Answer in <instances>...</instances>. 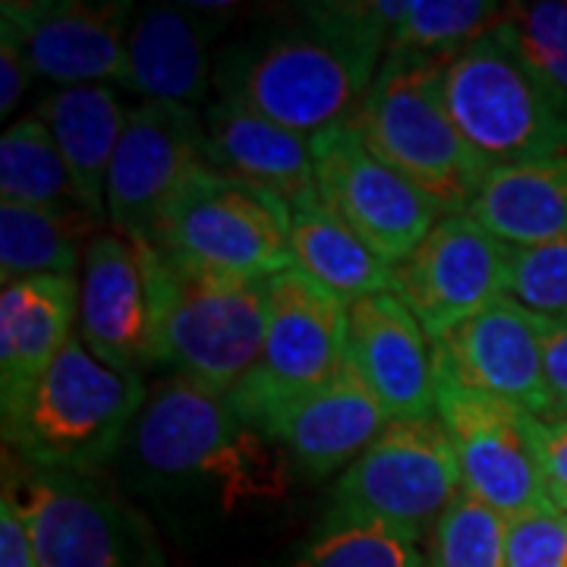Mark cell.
<instances>
[{
  "label": "cell",
  "instance_id": "1",
  "mask_svg": "<svg viewBox=\"0 0 567 567\" xmlns=\"http://www.w3.org/2000/svg\"><path fill=\"white\" fill-rule=\"evenodd\" d=\"M391 0H316L268 13L218 51L215 99L316 136L363 104L388 54Z\"/></svg>",
  "mask_w": 567,
  "mask_h": 567
},
{
  "label": "cell",
  "instance_id": "2",
  "mask_svg": "<svg viewBox=\"0 0 567 567\" xmlns=\"http://www.w3.org/2000/svg\"><path fill=\"white\" fill-rule=\"evenodd\" d=\"M133 470L152 495L193 498L218 514L281 502L293 483L284 447L234 401L186 375L148 391L130 432Z\"/></svg>",
  "mask_w": 567,
  "mask_h": 567
},
{
  "label": "cell",
  "instance_id": "3",
  "mask_svg": "<svg viewBox=\"0 0 567 567\" xmlns=\"http://www.w3.org/2000/svg\"><path fill=\"white\" fill-rule=\"evenodd\" d=\"M148 281L152 360L230 394L256 369L265 344V281L212 271L136 244Z\"/></svg>",
  "mask_w": 567,
  "mask_h": 567
},
{
  "label": "cell",
  "instance_id": "4",
  "mask_svg": "<svg viewBox=\"0 0 567 567\" xmlns=\"http://www.w3.org/2000/svg\"><path fill=\"white\" fill-rule=\"evenodd\" d=\"M445 66V58L388 51L347 123L442 215H466L488 167L447 107Z\"/></svg>",
  "mask_w": 567,
  "mask_h": 567
},
{
  "label": "cell",
  "instance_id": "5",
  "mask_svg": "<svg viewBox=\"0 0 567 567\" xmlns=\"http://www.w3.org/2000/svg\"><path fill=\"white\" fill-rule=\"evenodd\" d=\"M145 398L142 375L104 365L73 334L20 404L3 410V442L20 464L95 476L130 442Z\"/></svg>",
  "mask_w": 567,
  "mask_h": 567
},
{
  "label": "cell",
  "instance_id": "6",
  "mask_svg": "<svg viewBox=\"0 0 567 567\" xmlns=\"http://www.w3.org/2000/svg\"><path fill=\"white\" fill-rule=\"evenodd\" d=\"M445 95L488 171L567 152V92L520 54L502 22L447 61Z\"/></svg>",
  "mask_w": 567,
  "mask_h": 567
},
{
  "label": "cell",
  "instance_id": "7",
  "mask_svg": "<svg viewBox=\"0 0 567 567\" xmlns=\"http://www.w3.org/2000/svg\"><path fill=\"white\" fill-rule=\"evenodd\" d=\"M461 488V466L439 416L391 420L334 483L322 524L388 527L423 539Z\"/></svg>",
  "mask_w": 567,
  "mask_h": 567
},
{
  "label": "cell",
  "instance_id": "8",
  "mask_svg": "<svg viewBox=\"0 0 567 567\" xmlns=\"http://www.w3.org/2000/svg\"><path fill=\"white\" fill-rule=\"evenodd\" d=\"M3 498L25 517L41 567H167L152 527L95 476L7 461Z\"/></svg>",
  "mask_w": 567,
  "mask_h": 567
},
{
  "label": "cell",
  "instance_id": "9",
  "mask_svg": "<svg viewBox=\"0 0 567 567\" xmlns=\"http://www.w3.org/2000/svg\"><path fill=\"white\" fill-rule=\"evenodd\" d=\"M350 306L300 268L265 281V344L256 369L227 398L249 423L331 382L347 365Z\"/></svg>",
  "mask_w": 567,
  "mask_h": 567
},
{
  "label": "cell",
  "instance_id": "10",
  "mask_svg": "<svg viewBox=\"0 0 567 567\" xmlns=\"http://www.w3.org/2000/svg\"><path fill=\"white\" fill-rule=\"evenodd\" d=\"M148 244L249 281H268L293 268L287 208L212 167L186 183Z\"/></svg>",
  "mask_w": 567,
  "mask_h": 567
},
{
  "label": "cell",
  "instance_id": "11",
  "mask_svg": "<svg viewBox=\"0 0 567 567\" xmlns=\"http://www.w3.org/2000/svg\"><path fill=\"white\" fill-rule=\"evenodd\" d=\"M319 203L391 268L423 244L442 218L413 183L385 164L350 123L312 136Z\"/></svg>",
  "mask_w": 567,
  "mask_h": 567
},
{
  "label": "cell",
  "instance_id": "12",
  "mask_svg": "<svg viewBox=\"0 0 567 567\" xmlns=\"http://www.w3.org/2000/svg\"><path fill=\"white\" fill-rule=\"evenodd\" d=\"M203 167L208 158L199 107L167 102L130 107L107 177V227L133 244H148L167 208Z\"/></svg>",
  "mask_w": 567,
  "mask_h": 567
},
{
  "label": "cell",
  "instance_id": "13",
  "mask_svg": "<svg viewBox=\"0 0 567 567\" xmlns=\"http://www.w3.org/2000/svg\"><path fill=\"white\" fill-rule=\"evenodd\" d=\"M439 379V420L447 429L461 483L483 505L520 517L551 507L546 470L536 445L539 416Z\"/></svg>",
  "mask_w": 567,
  "mask_h": 567
},
{
  "label": "cell",
  "instance_id": "14",
  "mask_svg": "<svg viewBox=\"0 0 567 567\" xmlns=\"http://www.w3.org/2000/svg\"><path fill=\"white\" fill-rule=\"evenodd\" d=\"M514 249L470 215H442L404 262L394 265L391 293L439 344L511 290Z\"/></svg>",
  "mask_w": 567,
  "mask_h": 567
},
{
  "label": "cell",
  "instance_id": "15",
  "mask_svg": "<svg viewBox=\"0 0 567 567\" xmlns=\"http://www.w3.org/2000/svg\"><path fill=\"white\" fill-rule=\"evenodd\" d=\"M435 350V372L464 391L551 420L539 316L502 297L447 331Z\"/></svg>",
  "mask_w": 567,
  "mask_h": 567
},
{
  "label": "cell",
  "instance_id": "16",
  "mask_svg": "<svg viewBox=\"0 0 567 567\" xmlns=\"http://www.w3.org/2000/svg\"><path fill=\"white\" fill-rule=\"evenodd\" d=\"M240 17V3H148L130 25L126 89L142 102L205 107L215 89V44Z\"/></svg>",
  "mask_w": 567,
  "mask_h": 567
},
{
  "label": "cell",
  "instance_id": "17",
  "mask_svg": "<svg viewBox=\"0 0 567 567\" xmlns=\"http://www.w3.org/2000/svg\"><path fill=\"white\" fill-rule=\"evenodd\" d=\"M0 17L22 32L35 76L58 85H126L133 3L3 0Z\"/></svg>",
  "mask_w": 567,
  "mask_h": 567
},
{
  "label": "cell",
  "instance_id": "18",
  "mask_svg": "<svg viewBox=\"0 0 567 567\" xmlns=\"http://www.w3.org/2000/svg\"><path fill=\"white\" fill-rule=\"evenodd\" d=\"M347 365L363 379L391 420L439 416L432 341L391 290L350 306Z\"/></svg>",
  "mask_w": 567,
  "mask_h": 567
},
{
  "label": "cell",
  "instance_id": "19",
  "mask_svg": "<svg viewBox=\"0 0 567 567\" xmlns=\"http://www.w3.org/2000/svg\"><path fill=\"white\" fill-rule=\"evenodd\" d=\"M80 341L104 365L130 375L155 365L152 309L140 246L117 230H99L82 256Z\"/></svg>",
  "mask_w": 567,
  "mask_h": 567
},
{
  "label": "cell",
  "instance_id": "20",
  "mask_svg": "<svg viewBox=\"0 0 567 567\" xmlns=\"http://www.w3.org/2000/svg\"><path fill=\"white\" fill-rule=\"evenodd\" d=\"M391 416L375 394L363 385V379L344 365L331 382L290 404L275 406L259 420V429L268 432L293 470L309 480H324L334 470L350 466L365 447L372 445Z\"/></svg>",
  "mask_w": 567,
  "mask_h": 567
},
{
  "label": "cell",
  "instance_id": "21",
  "mask_svg": "<svg viewBox=\"0 0 567 567\" xmlns=\"http://www.w3.org/2000/svg\"><path fill=\"white\" fill-rule=\"evenodd\" d=\"M203 123L205 158L221 177L275 199L287 215L319 199L312 136L221 99L205 104Z\"/></svg>",
  "mask_w": 567,
  "mask_h": 567
},
{
  "label": "cell",
  "instance_id": "22",
  "mask_svg": "<svg viewBox=\"0 0 567 567\" xmlns=\"http://www.w3.org/2000/svg\"><path fill=\"white\" fill-rule=\"evenodd\" d=\"M80 278L39 275L0 290V413L17 406L73 341Z\"/></svg>",
  "mask_w": 567,
  "mask_h": 567
},
{
  "label": "cell",
  "instance_id": "23",
  "mask_svg": "<svg viewBox=\"0 0 567 567\" xmlns=\"http://www.w3.org/2000/svg\"><path fill=\"white\" fill-rule=\"evenodd\" d=\"M61 148L80 205L107 224L104 196L130 107L114 85H61L35 107Z\"/></svg>",
  "mask_w": 567,
  "mask_h": 567
},
{
  "label": "cell",
  "instance_id": "24",
  "mask_svg": "<svg viewBox=\"0 0 567 567\" xmlns=\"http://www.w3.org/2000/svg\"><path fill=\"white\" fill-rule=\"evenodd\" d=\"M466 215L511 249L567 237V152L488 171Z\"/></svg>",
  "mask_w": 567,
  "mask_h": 567
},
{
  "label": "cell",
  "instance_id": "25",
  "mask_svg": "<svg viewBox=\"0 0 567 567\" xmlns=\"http://www.w3.org/2000/svg\"><path fill=\"white\" fill-rule=\"evenodd\" d=\"M287 237L293 268L341 297L347 306L391 290L394 268L379 252H372L344 221H338L319 199L287 215Z\"/></svg>",
  "mask_w": 567,
  "mask_h": 567
},
{
  "label": "cell",
  "instance_id": "26",
  "mask_svg": "<svg viewBox=\"0 0 567 567\" xmlns=\"http://www.w3.org/2000/svg\"><path fill=\"white\" fill-rule=\"evenodd\" d=\"M104 224L82 208H29L0 203V281L39 275L76 278L85 246Z\"/></svg>",
  "mask_w": 567,
  "mask_h": 567
},
{
  "label": "cell",
  "instance_id": "27",
  "mask_svg": "<svg viewBox=\"0 0 567 567\" xmlns=\"http://www.w3.org/2000/svg\"><path fill=\"white\" fill-rule=\"evenodd\" d=\"M0 199L29 208H82L61 148L35 114L13 121L0 136Z\"/></svg>",
  "mask_w": 567,
  "mask_h": 567
},
{
  "label": "cell",
  "instance_id": "28",
  "mask_svg": "<svg viewBox=\"0 0 567 567\" xmlns=\"http://www.w3.org/2000/svg\"><path fill=\"white\" fill-rule=\"evenodd\" d=\"M505 10L488 0H391L388 51L451 61L505 20Z\"/></svg>",
  "mask_w": 567,
  "mask_h": 567
},
{
  "label": "cell",
  "instance_id": "29",
  "mask_svg": "<svg viewBox=\"0 0 567 567\" xmlns=\"http://www.w3.org/2000/svg\"><path fill=\"white\" fill-rule=\"evenodd\" d=\"M423 539L388 527L322 524L284 567H429Z\"/></svg>",
  "mask_w": 567,
  "mask_h": 567
},
{
  "label": "cell",
  "instance_id": "30",
  "mask_svg": "<svg viewBox=\"0 0 567 567\" xmlns=\"http://www.w3.org/2000/svg\"><path fill=\"white\" fill-rule=\"evenodd\" d=\"M429 567H507V517L461 488L432 527Z\"/></svg>",
  "mask_w": 567,
  "mask_h": 567
},
{
  "label": "cell",
  "instance_id": "31",
  "mask_svg": "<svg viewBox=\"0 0 567 567\" xmlns=\"http://www.w3.org/2000/svg\"><path fill=\"white\" fill-rule=\"evenodd\" d=\"M502 29L546 80L567 92V0L507 3Z\"/></svg>",
  "mask_w": 567,
  "mask_h": 567
},
{
  "label": "cell",
  "instance_id": "32",
  "mask_svg": "<svg viewBox=\"0 0 567 567\" xmlns=\"http://www.w3.org/2000/svg\"><path fill=\"white\" fill-rule=\"evenodd\" d=\"M511 300L546 319H567V237L555 244L514 249Z\"/></svg>",
  "mask_w": 567,
  "mask_h": 567
},
{
  "label": "cell",
  "instance_id": "33",
  "mask_svg": "<svg viewBox=\"0 0 567 567\" xmlns=\"http://www.w3.org/2000/svg\"><path fill=\"white\" fill-rule=\"evenodd\" d=\"M507 567H567V511L551 505L511 517Z\"/></svg>",
  "mask_w": 567,
  "mask_h": 567
},
{
  "label": "cell",
  "instance_id": "34",
  "mask_svg": "<svg viewBox=\"0 0 567 567\" xmlns=\"http://www.w3.org/2000/svg\"><path fill=\"white\" fill-rule=\"evenodd\" d=\"M32 76H35V66L25 51L22 32L7 17H0V114L3 117L17 111Z\"/></svg>",
  "mask_w": 567,
  "mask_h": 567
},
{
  "label": "cell",
  "instance_id": "35",
  "mask_svg": "<svg viewBox=\"0 0 567 567\" xmlns=\"http://www.w3.org/2000/svg\"><path fill=\"white\" fill-rule=\"evenodd\" d=\"M536 445H539V457H543V470H546L551 505L567 511V416L539 420Z\"/></svg>",
  "mask_w": 567,
  "mask_h": 567
},
{
  "label": "cell",
  "instance_id": "36",
  "mask_svg": "<svg viewBox=\"0 0 567 567\" xmlns=\"http://www.w3.org/2000/svg\"><path fill=\"white\" fill-rule=\"evenodd\" d=\"M539 328H543V350H546L548 391L555 404L551 420H558V416H567V319L539 316Z\"/></svg>",
  "mask_w": 567,
  "mask_h": 567
},
{
  "label": "cell",
  "instance_id": "37",
  "mask_svg": "<svg viewBox=\"0 0 567 567\" xmlns=\"http://www.w3.org/2000/svg\"><path fill=\"white\" fill-rule=\"evenodd\" d=\"M0 567H41L25 517L10 498H0Z\"/></svg>",
  "mask_w": 567,
  "mask_h": 567
}]
</instances>
